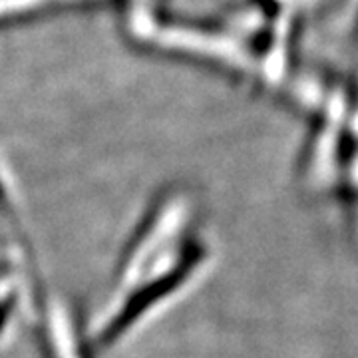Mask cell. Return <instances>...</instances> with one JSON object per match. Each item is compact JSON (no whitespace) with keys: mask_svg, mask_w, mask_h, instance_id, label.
I'll list each match as a JSON object with an SVG mask.
<instances>
[{"mask_svg":"<svg viewBox=\"0 0 358 358\" xmlns=\"http://www.w3.org/2000/svg\"><path fill=\"white\" fill-rule=\"evenodd\" d=\"M352 44L358 46V16H357V24H355V28H352Z\"/></svg>","mask_w":358,"mask_h":358,"instance_id":"1","label":"cell"}]
</instances>
